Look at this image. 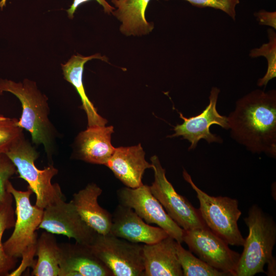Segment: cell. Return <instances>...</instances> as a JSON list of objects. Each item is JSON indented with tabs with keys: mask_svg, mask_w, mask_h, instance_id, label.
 <instances>
[{
	"mask_svg": "<svg viewBox=\"0 0 276 276\" xmlns=\"http://www.w3.org/2000/svg\"><path fill=\"white\" fill-rule=\"evenodd\" d=\"M227 119L233 139L253 153L275 158V90L256 89L242 97Z\"/></svg>",
	"mask_w": 276,
	"mask_h": 276,
	"instance_id": "1",
	"label": "cell"
},
{
	"mask_svg": "<svg viewBox=\"0 0 276 276\" xmlns=\"http://www.w3.org/2000/svg\"><path fill=\"white\" fill-rule=\"evenodd\" d=\"M9 92L20 101L22 112L17 125L29 132L33 143L42 145L49 158L55 150L58 132L49 119L48 97L36 83L26 79L22 82L0 78V94Z\"/></svg>",
	"mask_w": 276,
	"mask_h": 276,
	"instance_id": "2",
	"label": "cell"
},
{
	"mask_svg": "<svg viewBox=\"0 0 276 276\" xmlns=\"http://www.w3.org/2000/svg\"><path fill=\"white\" fill-rule=\"evenodd\" d=\"M6 191L13 196L15 203V222L14 230L9 238L3 243L6 254L13 258H21L19 266L9 273V276L20 275L29 267L35 263L38 229L43 210L32 205L30 196L33 193L28 187L26 191L16 189L9 180Z\"/></svg>",
	"mask_w": 276,
	"mask_h": 276,
	"instance_id": "3",
	"label": "cell"
},
{
	"mask_svg": "<svg viewBox=\"0 0 276 276\" xmlns=\"http://www.w3.org/2000/svg\"><path fill=\"white\" fill-rule=\"evenodd\" d=\"M244 221L248 235L245 239L234 276H253L265 272V264L275 259L272 256L276 242V224L273 217L258 205L253 204Z\"/></svg>",
	"mask_w": 276,
	"mask_h": 276,
	"instance_id": "4",
	"label": "cell"
},
{
	"mask_svg": "<svg viewBox=\"0 0 276 276\" xmlns=\"http://www.w3.org/2000/svg\"><path fill=\"white\" fill-rule=\"evenodd\" d=\"M15 165L19 177L28 183L35 194V205L43 210L55 201L64 198L60 186L52 183V178L58 170L52 165L39 169L35 165L39 153L22 135L6 153Z\"/></svg>",
	"mask_w": 276,
	"mask_h": 276,
	"instance_id": "5",
	"label": "cell"
},
{
	"mask_svg": "<svg viewBox=\"0 0 276 276\" xmlns=\"http://www.w3.org/2000/svg\"><path fill=\"white\" fill-rule=\"evenodd\" d=\"M182 176L196 193L200 215L206 227L228 245L243 246L245 239L238 221L242 214L238 200L227 196H212L200 189L183 169Z\"/></svg>",
	"mask_w": 276,
	"mask_h": 276,
	"instance_id": "6",
	"label": "cell"
},
{
	"mask_svg": "<svg viewBox=\"0 0 276 276\" xmlns=\"http://www.w3.org/2000/svg\"><path fill=\"white\" fill-rule=\"evenodd\" d=\"M88 246L113 276H144L143 244L129 242L109 233H97Z\"/></svg>",
	"mask_w": 276,
	"mask_h": 276,
	"instance_id": "7",
	"label": "cell"
},
{
	"mask_svg": "<svg viewBox=\"0 0 276 276\" xmlns=\"http://www.w3.org/2000/svg\"><path fill=\"white\" fill-rule=\"evenodd\" d=\"M150 160L154 178L150 190L168 215L184 230L205 227L198 209L177 193L168 181L158 157L153 155Z\"/></svg>",
	"mask_w": 276,
	"mask_h": 276,
	"instance_id": "8",
	"label": "cell"
},
{
	"mask_svg": "<svg viewBox=\"0 0 276 276\" xmlns=\"http://www.w3.org/2000/svg\"><path fill=\"white\" fill-rule=\"evenodd\" d=\"M119 204L132 209L148 224L164 229L177 242H182L183 229L168 215L146 185L135 188L123 187L117 191Z\"/></svg>",
	"mask_w": 276,
	"mask_h": 276,
	"instance_id": "9",
	"label": "cell"
},
{
	"mask_svg": "<svg viewBox=\"0 0 276 276\" xmlns=\"http://www.w3.org/2000/svg\"><path fill=\"white\" fill-rule=\"evenodd\" d=\"M182 242L189 250L211 266L234 276L240 254L208 227L183 229Z\"/></svg>",
	"mask_w": 276,
	"mask_h": 276,
	"instance_id": "10",
	"label": "cell"
},
{
	"mask_svg": "<svg viewBox=\"0 0 276 276\" xmlns=\"http://www.w3.org/2000/svg\"><path fill=\"white\" fill-rule=\"evenodd\" d=\"M38 229L54 235H64L86 245L91 243L97 233L83 220L71 201L66 202L64 198L43 209Z\"/></svg>",
	"mask_w": 276,
	"mask_h": 276,
	"instance_id": "11",
	"label": "cell"
},
{
	"mask_svg": "<svg viewBox=\"0 0 276 276\" xmlns=\"http://www.w3.org/2000/svg\"><path fill=\"white\" fill-rule=\"evenodd\" d=\"M219 93L218 88H212L209 96V104L199 114L187 118L179 112V117L183 122L174 126V133L167 137L182 136L183 139L187 140L191 143L189 150L195 149L199 141L202 139L205 140L208 143H222V139L212 133L210 129L213 124L218 125L226 130L229 129L227 117L221 115L216 108Z\"/></svg>",
	"mask_w": 276,
	"mask_h": 276,
	"instance_id": "12",
	"label": "cell"
},
{
	"mask_svg": "<svg viewBox=\"0 0 276 276\" xmlns=\"http://www.w3.org/2000/svg\"><path fill=\"white\" fill-rule=\"evenodd\" d=\"M109 233L131 242L145 244L156 243L169 236L163 228L149 225L132 209L120 204L112 214Z\"/></svg>",
	"mask_w": 276,
	"mask_h": 276,
	"instance_id": "13",
	"label": "cell"
},
{
	"mask_svg": "<svg viewBox=\"0 0 276 276\" xmlns=\"http://www.w3.org/2000/svg\"><path fill=\"white\" fill-rule=\"evenodd\" d=\"M59 245V276H113L111 270L88 245L77 242Z\"/></svg>",
	"mask_w": 276,
	"mask_h": 276,
	"instance_id": "14",
	"label": "cell"
},
{
	"mask_svg": "<svg viewBox=\"0 0 276 276\" xmlns=\"http://www.w3.org/2000/svg\"><path fill=\"white\" fill-rule=\"evenodd\" d=\"M141 145L115 148L113 153L105 164L127 187L137 188L142 185L145 171L151 168V163L145 158Z\"/></svg>",
	"mask_w": 276,
	"mask_h": 276,
	"instance_id": "15",
	"label": "cell"
},
{
	"mask_svg": "<svg viewBox=\"0 0 276 276\" xmlns=\"http://www.w3.org/2000/svg\"><path fill=\"white\" fill-rule=\"evenodd\" d=\"M113 132L112 126L87 127L76 138L75 157L88 163L105 165L115 150L111 143Z\"/></svg>",
	"mask_w": 276,
	"mask_h": 276,
	"instance_id": "16",
	"label": "cell"
},
{
	"mask_svg": "<svg viewBox=\"0 0 276 276\" xmlns=\"http://www.w3.org/2000/svg\"><path fill=\"white\" fill-rule=\"evenodd\" d=\"M170 236L151 244H143L144 276H182L176 249Z\"/></svg>",
	"mask_w": 276,
	"mask_h": 276,
	"instance_id": "17",
	"label": "cell"
},
{
	"mask_svg": "<svg viewBox=\"0 0 276 276\" xmlns=\"http://www.w3.org/2000/svg\"><path fill=\"white\" fill-rule=\"evenodd\" d=\"M102 190L96 183H90L73 194L71 200L83 220L96 233H109L112 214L101 207L98 199Z\"/></svg>",
	"mask_w": 276,
	"mask_h": 276,
	"instance_id": "18",
	"label": "cell"
},
{
	"mask_svg": "<svg viewBox=\"0 0 276 276\" xmlns=\"http://www.w3.org/2000/svg\"><path fill=\"white\" fill-rule=\"evenodd\" d=\"M95 59L108 61L106 56L100 53L88 56L78 54L73 55L66 63L61 64L64 79L73 85L81 98L82 108L87 116V127L105 126L107 123V121L98 113L96 108L88 99L83 83L84 65Z\"/></svg>",
	"mask_w": 276,
	"mask_h": 276,
	"instance_id": "19",
	"label": "cell"
},
{
	"mask_svg": "<svg viewBox=\"0 0 276 276\" xmlns=\"http://www.w3.org/2000/svg\"><path fill=\"white\" fill-rule=\"evenodd\" d=\"M115 10L112 14L121 24L120 32L126 36H141L149 34L154 28L149 22L145 12L151 0H111Z\"/></svg>",
	"mask_w": 276,
	"mask_h": 276,
	"instance_id": "20",
	"label": "cell"
},
{
	"mask_svg": "<svg viewBox=\"0 0 276 276\" xmlns=\"http://www.w3.org/2000/svg\"><path fill=\"white\" fill-rule=\"evenodd\" d=\"M60 247L54 234L45 231L38 237L32 275L59 276Z\"/></svg>",
	"mask_w": 276,
	"mask_h": 276,
	"instance_id": "21",
	"label": "cell"
},
{
	"mask_svg": "<svg viewBox=\"0 0 276 276\" xmlns=\"http://www.w3.org/2000/svg\"><path fill=\"white\" fill-rule=\"evenodd\" d=\"M13 200V196L9 192L3 200H0V275H8L15 268L17 262V259L6 254L2 242L5 231L14 226L15 213Z\"/></svg>",
	"mask_w": 276,
	"mask_h": 276,
	"instance_id": "22",
	"label": "cell"
},
{
	"mask_svg": "<svg viewBox=\"0 0 276 276\" xmlns=\"http://www.w3.org/2000/svg\"><path fill=\"white\" fill-rule=\"evenodd\" d=\"M176 249L184 276H231L229 273L219 270L196 258L190 250L184 248L179 242H176Z\"/></svg>",
	"mask_w": 276,
	"mask_h": 276,
	"instance_id": "23",
	"label": "cell"
},
{
	"mask_svg": "<svg viewBox=\"0 0 276 276\" xmlns=\"http://www.w3.org/2000/svg\"><path fill=\"white\" fill-rule=\"evenodd\" d=\"M269 41L259 48L252 49L249 56L252 58L264 56L267 61V70L265 75L257 82L259 86H266L268 82L276 77V34L272 29H268Z\"/></svg>",
	"mask_w": 276,
	"mask_h": 276,
	"instance_id": "24",
	"label": "cell"
},
{
	"mask_svg": "<svg viewBox=\"0 0 276 276\" xmlns=\"http://www.w3.org/2000/svg\"><path fill=\"white\" fill-rule=\"evenodd\" d=\"M18 119L0 113V153H6L22 135L23 129L17 125Z\"/></svg>",
	"mask_w": 276,
	"mask_h": 276,
	"instance_id": "25",
	"label": "cell"
},
{
	"mask_svg": "<svg viewBox=\"0 0 276 276\" xmlns=\"http://www.w3.org/2000/svg\"><path fill=\"white\" fill-rule=\"evenodd\" d=\"M168 1V0H165ZM194 6L204 8L211 7L220 10L235 20L236 7L239 4V0H185Z\"/></svg>",
	"mask_w": 276,
	"mask_h": 276,
	"instance_id": "26",
	"label": "cell"
},
{
	"mask_svg": "<svg viewBox=\"0 0 276 276\" xmlns=\"http://www.w3.org/2000/svg\"><path fill=\"white\" fill-rule=\"evenodd\" d=\"M17 172L16 168L6 153H0V200H3L8 192L6 184Z\"/></svg>",
	"mask_w": 276,
	"mask_h": 276,
	"instance_id": "27",
	"label": "cell"
},
{
	"mask_svg": "<svg viewBox=\"0 0 276 276\" xmlns=\"http://www.w3.org/2000/svg\"><path fill=\"white\" fill-rule=\"evenodd\" d=\"M91 0H74L72 4L66 10L67 16L70 19H73L74 15L79 6L87 3ZM103 8L104 11L108 14H112L115 10V8L111 6L106 0H95Z\"/></svg>",
	"mask_w": 276,
	"mask_h": 276,
	"instance_id": "28",
	"label": "cell"
},
{
	"mask_svg": "<svg viewBox=\"0 0 276 276\" xmlns=\"http://www.w3.org/2000/svg\"><path fill=\"white\" fill-rule=\"evenodd\" d=\"M254 15L256 17L259 24L266 25L276 29V12H269L265 10H261L256 12Z\"/></svg>",
	"mask_w": 276,
	"mask_h": 276,
	"instance_id": "29",
	"label": "cell"
},
{
	"mask_svg": "<svg viewBox=\"0 0 276 276\" xmlns=\"http://www.w3.org/2000/svg\"><path fill=\"white\" fill-rule=\"evenodd\" d=\"M267 264V270L265 273L269 276L275 275L276 261L275 259L269 262Z\"/></svg>",
	"mask_w": 276,
	"mask_h": 276,
	"instance_id": "30",
	"label": "cell"
},
{
	"mask_svg": "<svg viewBox=\"0 0 276 276\" xmlns=\"http://www.w3.org/2000/svg\"><path fill=\"white\" fill-rule=\"evenodd\" d=\"M7 0H1L0 2V8L1 9L3 8V7L6 5V2Z\"/></svg>",
	"mask_w": 276,
	"mask_h": 276,
	"instance_id": "31",
	"label": "cell"
},
{
	"mask_svg": "<svg viewBox=\"0 0 276 276\" xmlns=\"http://www.w3.org/2000/svg\"></svg>",
	"mask_w": 276,
	"mask_h": 276,
	"instance_id": "32",
	"label": "cell"
}]
</instances>
